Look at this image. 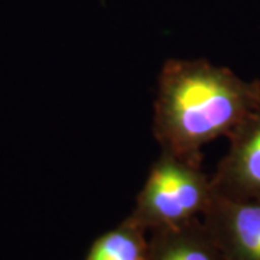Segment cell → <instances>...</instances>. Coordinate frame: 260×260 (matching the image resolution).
<instances>
[{"instance_id":"6da1fadb","label":"cell","mask_w":260,"mask_h":260,"mask_svg":"<svg viewBox=\"0 0 260 260\" xmlns=\"http://www.w3.org/2000/svg\"><path fill=\"white\" fill-rule=\"evenodd\" d=\"M260 104V81H246L205 59H169L159 74L153 135L160 150L201 160Z\"/></svg>"},{"instance_id":"7a4b0ae2","label":"cell","mask_w":260,"mask_h":260,"mask_svg":"<svg viewBox=\"0 0 260 260\" xmlns=\"http://www.w3.org/2000/svg\"><path fill=\"white\" fill-rule=\"evenodd\" d=\"M214 195L201 160L160 150L129 217L149 233L172 229L203 218Z\"/></svg>"},{"instance_id":"3957f363","label":"cell","mask_w":260,"mask_h":260,"mask_svg":"<svg viewBox=\"0 0 260 260\" xmlns=\"http://www.w3.org/2000/svg\"><path fill=\"white\" fill-rule=\"evenodd\" d=\"M229 149L211 175L215 195L260 203V104L229 136Z\"/></svg>"},{"instance_id":"277c9868","label":"cell","mask_w":260,"mask_h":260,"mask_svg":"<svg viewBox=\"0 0 260 260\" xmlns=\"http://www.w3.org/2000/svg\"><path fill=\"white\" fill-rule=\"evenodd\" d=\"M203 221L229 260H260V203L214 195Z\"/></svg>"},{"instance_id":"5b68a950","label":"cell","mask_w":260,"mask_h":260,"mask_svg":"<svg viewBox=\"0 0 260 260\" xmlns=\"http://www.w3.org/2000/svg\"><path fill=\"white\" fill-rule=\"evenodd\" d=\"M148 260H229L203 218L149 233Z\"/></svg>"},{"instance_id":"8992f818","label":"cell","mask_w":260,"mask_h":260,"mask_svg":"<svg viewBox=\"0 0 260 260\" xmlns=\"http://www.w3.org/2000/svg\"><path fill=\"white\" fill-rule=\"evenodd\" d=\"M148 256L149 232L126 217L91 243L84 260H148Z\"/></svg>"}]
</instances>
